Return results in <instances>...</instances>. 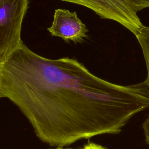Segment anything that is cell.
<instances>
[{"label":"cell","mask_w":149,"mask_h":149,"mask_svg":"<svg viewBox=\"0 0 149 149\" xmlns=\"http://www.w3.org/2000/svg\"><path fill=\"white\" fill-rule=\"evenodd\" d=\"M0 98L19 108L42 141L59 147L118 133L135 114L149 109L144 81L114 84L75 59H48L23 41L0 61Z\"/></svg>","instance_id":"6da1fadb"},{"label":"cell","mask_w":149,"mask_h":149,"mask_svg":"<svg viewBox=\"0 0 149 149\" xmlns=\"http://www.w3.org/2000/svg\"><path fill=\"white\" fill-rule=\"evenodd\" d=\"M86 7L101 18L118 22L135 36L144 26L137 13L149 8V0H61Z\"/></svg>","instance_id":"7a4b0ae2"},{"label":"cell","mask_w":149,"mask_h":149,"mask_svg":"<svg viewBox=\"0 0 149 149\" xmlns=\"http://www.w3.org/2000/svg\"><path fill=\"white\" fill-rule=\"evenodd\" d=\"M29 0H0V61L22 41V25Z\"/></svg>","instance_id":"3957f363"},{"label":"cell","mask_w":149,"mask_h":149,"mask_svg":"<svg viewBox=\"0 0 149 149\" xmlns=\"http://www.w3.org/2000/svg\"><path fill=\"white\" fill-rule=\"evenodd\" d=\"M47 30L53 36L61 37L66 42L70 40L75 43L83 41L88 32L86 26L76 12L63 9L55 10L52 25Z\"/></svg>","instance_id":"277c9868"},{"label":"cell","mask_w":149,"mask_h":149,"mask_svg":"<svg viewBox=\"0 0 149 149\" xmlns=\"http://www.w3.org/2000/svg\"><path fill=\"white\" fill-rule=\"evenodd\" d=\"M136 37L141 48L147 69V77L144 81L149 87V27L144 26Z\"/></svg>","instance_id":"5b68a950"},{"label":"cell","mask_w":149,"mask_h":149,"mask_svg":"<svg viewBox=\"0 0 149 149\" xmlns=\"http://www.w3.org/2000/svg\"><path fill=\"white\" fill-rule=\"evenodd\" d=\"M142 127L144 131L146 141L149 145V115L143 123Z\"/></svg>","instance_id":"8992f818"},{"label":"cell","mask_w":149,"mask_h":149,"mask_svg":"<svg viewBox=\"0 0 149 149\" xmlns=\"http://www.w3.org/2000/svg\"><path fill=\"white\" fill-rule=\"evenodd\" d=\"M82 149H107V148L100 145H98L93 143H90L84 146Z\"/></svg>","instance_id":"52a82bcc"},{"label":"cell","mask_w":149,"mask_h":149,"mask_svg":"<svg viewBox=\"0 0 149 149\" xmlns=\"http://www.w3.org/2000/svg\"><path fill=\"white\" fill-rule=\"evenodd\" d=\"M56 149H63V148H62L61 147H58V148H56Z\"/></svg>","instance_id":"ba28073f"}]
</instances>
